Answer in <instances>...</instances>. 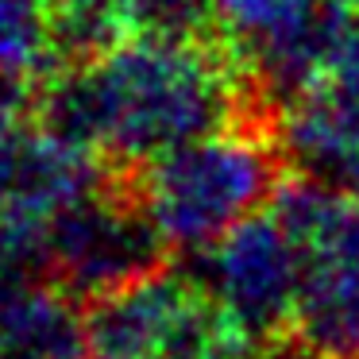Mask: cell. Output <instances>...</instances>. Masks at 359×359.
Returning <instances> with one entry per match:
<instances>
[{
    "label": "cell",
    "mask_w": 359,
    "mask_h": 359,
    "mask_svg": "<svg viewBox=\"0 0 359 359\" xmlns=\"http://www.w3.org/2000/svg\"><path fill=\"white\" fill-rule=\"evenodd\" d=\"M32 120L112 170H132L220 128L263 124L224 39L147 32H132L93 62L55 70L35 93Z\"/></svg>",
    "instance_id": "6da1fadb"
},
{
    "label": "cell",
    "mask_w": 359,
    "mask_h": 359,
    "mask_svg": "<svg viewBox=\"0 0 359 359\" xmlns=\"http://www.w3.org/2000/svg\"><path fill=\"white\" fill-rule=\"evenodd\" d=\"M120 174L174 255H197L271 209L290 178V163L274 128L232 124Z\"/></svg>",
    "instance_id": "7a4b0ae2"
},
{
    "label": "cell",
    "mask_w": 359,
    "mask_h": 359,
    "mask_svg": "<svg viewBox=\"0 0 359 359\" xmlns=\"http://www.w3.org/2000/svg\"><path fill=\"white\" fill-rule=\"evenodd\" d=\"M294 243V336L320 359H359V194L290 174L271 205Z\"/></svg>",
    "instance_id": "3957f363"
},
{
    "label": "cell",
    "mask_w": 359,
    "mask_h": 359,
    "mask_svg": "<svg viewBox=\"0 0 359 359\" xmlns=\"http://www.w3.org/2000/svg\"><path fill=\"white\" fill-rule=\"evenodd\" d=\"M170 243L147 217L128 178L112 166L50 217L47 228V282L70 290L81 302L166 271Z\"/></svg>",
    "instance_id": "277c9868"
},
{
    "label": "cell",
    "mask_w": 359,
    "mask_h": 359,
    "mask_svg": "<svg viewBox=\"0 0 359 359\" xmlns=\"http://www.w3.org/2000/svg\"><path fill=\"white\" fill-rule=\"evenodd\" d=\"M197 259L194 278L224 305L248 340H278L294 332L297 259L274 209L248 217L224 240L197 251Z\"/></svg>",
    "instance_id": "5b68a950"
},
{
    "label": "cell",
    "mask_w": 359,
    "mask_h": 359,
    "mask_svg": "<svg viewBox=\"0 0 359 359\" xmlns=\"http://www.w3.org/2000/svg\"><path fill=\"white\" fill-rule=\"evenodd\" d=\"M0 359H89L86 302L55 282H27L0 302Z\"/></svg>",
    "instance_id": "8992f818"
},
{
    "label": "cell",
    "mask_w": 359,
    "mask_h": 359,
    "mask_svg": "<svg viewBox=\"0 0 359 359\" xmlns=\"http://www.w3.org/2000/svg\"><path fill=\"white\" fill-rule=\"evenodd\" d=\"M50 74V0H0V81L39 93Z\"/></svg>",
    "instance_id": "52a82bcc"
},
{
    "label": "cell",
    "mask_w": 359,
    "mask_h": 359,
    "mask_svg": "<svg viewBox=\"0 0 359 359\" xmlns=\"http://www.w3.org/2000/svg\"><path fill=\"white\" fill-rule=\"evenodd\" d=\"M132 32L220 39V0H128Z\"/></svg>",
    "instance_id": "ba28073f"
},
{
    "label": "cell",
    "mask_w": 359,
    "mask_h": 359,
    "mask_svg": "<svg viewBox=\"0 0 359 359\" xmlns=\"http://www.w3.org/2000/svg\"><path fill=\"white\" fill-rule=\"evenodd\" d=\"M35 132L39 128L32 120V101L0 89V217L20 201Z\"/></svg>",
    "instance_id": "9c48e42d"
},
{
    "label": "cell",
    "mask_w": 359,
    "mask_h": 359,
    "mask_svg": "<svg viewBox=\"0 0 359 359\" xmlns=\"http://www.w3.org/2000/svg\"><path fill=\"white\" fill-rule=\"evenodd\" d=\"M20 286H27V278H20V274L12 271V266L4 263V259H0V302H4V297H8L12 290H20Z\"/></svg>",
    "instance_id": "30bf717a"
},
{
    "label": "cell",
    "mask_w": 359,
    "mask_h": 359,
    "mask_svg": "<svg viewBox=\"0 0 359 359\" xmlns=\"http://www.w3.org/2000/svg\"><path fill=\"white\" fill-rule=\"evenodd\" d=\"M340 8H348V12H359V0H336Z\"/></svg>",
    "instance_id": "8fae6325"
}]
</instances>
